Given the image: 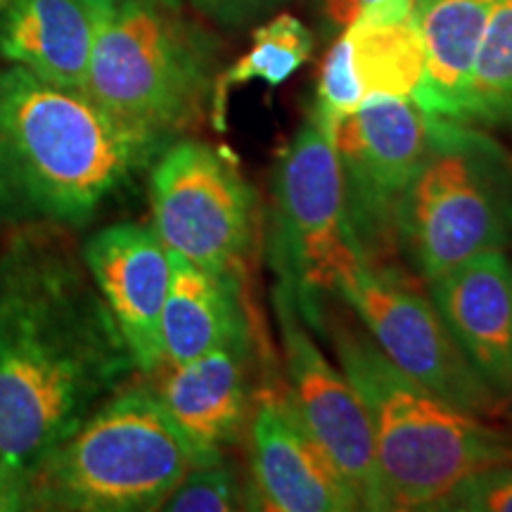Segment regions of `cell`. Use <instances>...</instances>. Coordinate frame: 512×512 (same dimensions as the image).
<instances>
[{"instance_id": "cell-23", "label": "cell", "mask_w": 512, "mask_h": 512, "mask_svg": "<svg viewBox=\"0 0 512 512\" xmlns=\"http://www.w3.org/2000/svg\"><path fill=\"white\" fill-rule=\"evenodd\" d=\"M432 512H512V463L479 467L430 505Z\"/></svg>"}, {"instance_id": "cell-7", "label": "cell", "mask_w": 512, "mask_h": 512, "mask_svg": "<svg viewBox=\"0 0 512 512\" xmlns=\"http://www.w3.org/2000/svg\"><path fill=\"white\" fill-rule=\"evenodd\" d=\"M152 228L169 252L247 280L256 240V195L223 147L185 138L155 157Z\"/></svg>"}, {"instance_id": "cell-25", "label": "cell", "mask_w": 512, "mask_h": 512, "mask_svg": "<svg viewBox=\"0 0 512 512\" xmlns=\"http://www.w3.org/2000/svg\"><path fill=\"white\" fill-rule=\"evenodd\" d=\"M389 3V0H320V10H323L325 22L332 29H347L354 24L363 12L377 8V5Z\"/></svg>"}, {"instance_id": "cell-18", "label": "cell", "mask_w": 512, "mask_h": 512, "mask_svg": "<svg viewBox=\"0 0 512 512\" xmlns=\"http://www.w3.org/2000/svg\"><path fill=\"white\" fill-rule=\"evenodd\" d=\"M498 0H415L425 69L413 100L439 119H463Z\"/></svg>"}, {"instance_id": "cell-11", "label": "cell", "mask_w": 512, "mask_h": 512, "mask_svg": "<svg viewBox=\"0 0 512 512\" xmlns=\"http://www.w3.org/2000/svg\"><path fill=\"white\" fill-rule=\"evenodd\" d=\"M271 304L287 392L299 418L351 486L361 510H389L370 420L354 384L337 363L325 356L292 290L280 280H275Z\"/></svg>"}, {"instance_id": "cell-4", "label": "cell", "mask_w": 512, "mask_h": 512, "mask_svg": "<svg viewBox=\"0 0 512 512\" xmlns=\"http://www.w3.org/2000/svg\"><path fill=\"white\" fill-rule=\"evenodd\" d=\"M512 242V152L482 126L432 119L420 169L396 211V256L430 283Z\"/></svg>"}, {"instance_id": "cell-17", "label": "cell", "mask_w": 512, "mask_h": 512, "mask_svg": "<svg viewBox=\"0 0 512 512\" xmlns=\"http://www.w3.org/2000/svg\"><path fill=\"white\" fill-rule=\"evenodd\" d=\"M169 264L162 311L164 366H181L254 330L245 280L207 271L174 252H169Z\"/></svg>"}, {"instance_id": "cell-12", "label": "cell", "mask_w": 512, "mask_h": 512, "mask_svg": "<svg viewBox=\"0 0 512 512\" xmlns=\"http://www.w3.org/2000/svg\"><path fill=\"white\" fill-rule=\"evenodd\" d=\"M252 496L271 512H351L361 503L299 418L290 392L271 373L254 392L249 415Z\"/></svg>"}, {"instance_id": "cell-26", "label": "cell", "mask_w": 512, "mask_h": 512, "mask_svg": "<svg viewBox=\"0 0 512 512\" xmlns=\"http://www.w3.org/2000/svg\"><path fill=\"white\" fill-rule=\"evenodd\" d=\"M29 508H34V496H31L29 479L12 475L8 470H0V512H15Z\"/></svg>"}, {"instance_id": "cell-15", "label": "cell", "mask_w": 512, "mask_h": 512, "mask_svg": "<svg viewBox=\"0 0 512 512\" xmlns=\"http://www.w3.org/2000/svg\"><path fill=\"white\" fill-rule=\"evenodd\" d=\"M427 294L475 373L512 406V259L505 249L430 280Z\"/></svg>"}, {"instance_id": "cell-5", "label": "cell", "mask_w": 512, "mask_h": 512, "mask_svg": "<svg viewBox=\"0 0 512 512\" xmlns=\"http://www.w3.org/2000/svg\"><path fill=\"white\" fill-rule=\"evenodd\" d=\"M195 467L188 441L150 389H128L91 411L31 475L34 508L159 510Z\"/></svg>"}, {"instance_id": "cell-9", "label": "cell", "mask_w": 512, "mask_h": 512, "mask_svg": "<svg viewBox=\"0 0 512 512\" xmlns=\"http://www.w3.org/2000/svg\"><path fill=\"white\" fill-rule=\"evenodd\" d=\"M330 294L401 373L439 399L479 418L505 422L512 406L498 399L475 373L441 320L430 294H422L389 264L361 261L339 275Z\"/></svg>"}, {"instance_id": "cell-3", "label": "cell", "mask_w": 512, "mask_h": 512, "mask_svg": "<svg viewBox=\"0 0 512 512\" xmlns=\"http://www.w3.org/2000/svg\"><path fill=\"white\" fill-rule=\"evenodd\" d=\"M297 304L313 332L330 344L335 363L366 408L389 510H430L470 472L512 463L503 422L460 411L401 373L354 313L328 304V292Z\"/></svg>"}, {"instance_id": "cell-2", "label": "cell", "mask_w": 512, "mask_h": 512, "mask_svg": "<svg viewBox=\"0 0 512 512\" xmlns=\"http://www.w3.org/2000/svg\"><path fill=\"white\" fill-rule=\"evenodd\" d=\"M171 143L79 88L0 69V226L76 228Z\"/></svg>"}, {"instance_id": "cell-6", "label": "cell", "mask_w": 512, "mask_h": 512, "mask_svg": "<svg viewBox=\"0 0 512 512\" xmlns=\"http://www.w3.org/2000/svg\"><path fill=\"white\" fill-rule=\"evenodd\" d=\"M216 41L166 0H117L95 38L86 93L126 124L174 138L214 98Z\"/></svg>"}, {"instance_id": "cell-14", "label": "cell", "mask_w": 512, "mask_h": 512, "mask_svg": "<svg viewBox=\"0 0 512 512\" xmlns=\"http://www.w3.org/2000/svg\"><path fill=\"white\" fill-rule=\"evenodd\" d=\"M254 330L181 366H164L155 389L164 411L188 441L195 465L226 458L252 415Z\"/></svg>"}, {"instance_id": "cell-19", "label": "cell", "mask_w": 512, "mask_h": 512, "mask_svg": "<svg viewBox=\"0 0 512 512\" xmlns=\"http://www.w3.org/2000/svg\"><path fill=\"white\" fill-rule=\"evenodd\" d=\"M349 43L351 72L363 100L413 98L425 69V50L415 17L401 22H354L342 29Z\"/></svg>"}, {"instance_id": "cell-10", "label": "cell", "mask_w": 512, "mask_h": 512, "mask_svg": "<svg viewBox=\"0 0 512 512\" xmlns=\"http://www.w3.org/2000/svg\"><path fill=\"white\" fill-rule=\"evenodd\" d=\"M432 119L413 98L377 95L332 133L351 230L370 264L396 256V211L425 157Z\"/></svg>"}, {"instance_id": "cell-8", "label": "cell", "mask_w": 512, "mask_h": 512, "mask_svg": "<svg viewBox=\"0 0 512 512\" xmlns=\"http://www.w3.org/2000/svg\"><path fill=\"white\" fill-rule=\"evenodd\" d=\"M268 259L294 297L330 292L366 261L351 230L332 136L306 119L273 171Z\"/></svg>"}, {"instance_id": "cell-22", "label": "cell", "mask_w": 512, "mask_h": 512, "mask_svg": "<svg viewBox=\"0 0 512 512\" xmlns=\"http://www.w3.org/2000/svg\"><path fill=\"white\" fill-rule=\"evenodd\" d=\"M238 472L226 463V458L209 465L190 467L174 491L166 496L159 510L169 512H230L249 508Z\"/></svg>"}, {"instance_id": "cell-28", "label": "cell", "mask_w": 512, "mask_h": 512, "mask_svg": "<svg viewBox=\"0 0 512 512\" xmlns=\"http://www.w3.org/2000/svg\"><path fill=\"white\" fill-rule=\"evenodd\" d=\"M503 425H505V430H508V434H510V446H512V413L508 415V420H505Z\"/></svg>"}, {"instance_id": "cell-16", "label": "cell", "mask_w": 512, "mask_h": 512, "mask_svg": "<svg viewBox=\"0 0 512 512\" xmlns=\"http://www.w3.org/2000/svg\"><path fill=\"white\" fill-rule=\"evenodd\" d=\"M110 0H0V57L55 86L86 91Z\"/></svg>"}, {"instance_id": "cell-29", "label": "cell", "mask_w": 512, "mask_h": 512, "mask_svg": "<svg viewBox=\"0 0 512 512\" xmlns=\"http://www.w3.org/2000/svg\"><path fill=\"white\" fill-rule=\"evenodd\" d=\"M110 3H117V0H110Z\"/></svg>"}, {"instance_id": "cell-27", "label": "cell", "mask_w": 512, "mask_h": 512, "mask_svg": "<svg viewBox=\"0 0 512 512\" xmlns=\"http://www.w3.org/2000/svg\"><path fill=\"white\" fill-rule=\"evenodd\" d=\"M166 3H174V5L192 3V5H195V8H200L204 12H211V5H214V0H166Z\"/></svg>"}, {"instance_id": "cell-20", "label": "cell", "mask_w": 512, "mask_h": 512, "mask_svg": "<svg viewBox=\"0 0 512 512\" xmlns=\"http://www.w3.org/2000/svg\"><path fill=\"white\" fill-rule=\"evenodd\" d=\"M313 50V34L299 17L278 12L252 31V46L238 62L219 74L211 98L214 124L223 128L228 95L235 86L264 81L266 86H283L304 67Z\"/></svg>"}, {"instance_id": "cell-24", "label": "cell", "mask_w": 512, "mask_h": 512, "mask_svg": "<svg viewBox=\"0 0 512 512\" xmlns=\"http://www.w3.org/2000/svg\"><path fill=\"white\" fill-rule=\"evenodd\" d=\"M290 0H214L209 15L228 27H245L249 22L268 17L273 10L283 8Z\"/></svg>"}, {"instance_id": "cell-21", "label": "cell", "mask_w": 512, "mask_h": 512, "mask_svg": "<svg viewBox=\"0 0 512 512\" xmlns=\"http://www.w3.org/2000/svg\"><path fill=\"white\" fill-rule=\"evenodd\" d=\"M460 121L512 133V0L496 3Z\"/></svg>"}, {"instance_id": "cell-1", "label": "cell", "mask_w": 512, "mask_h": 512, "mask_svg": "<svg viewBox=\"0 0 512 512\" xmlns=\"http://www.w3.org/2000/svg\"><path fill=\"white\" fill-rule=\"evenodd\" d=\"M91 283L43 228L24 230L0 259V470L29 482L136 368Z\"/></svg>"}, {"instance_id": "cell-13", "label": "cell", "mask_w": 512, "mask_h": 512, "mask_svg": "<svg viewBox=\"0 0 512 512\" xmlns=\"http://www.w3.org/2000/svg\"><path fill=\"white\" fill-rule=\"evenodd\" d=\"M83 266L112 313L136 370L145 375L162 370V311L171 264L155 228L112 223L98 230L83 247Z\"/></svg>"}]
</instances>
